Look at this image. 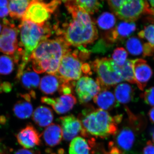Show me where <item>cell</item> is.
I'll return each instance as SVG.
<instances>
[{"mask_svg": "<svg viewBox=\"0 0 154 154\" xmlns=\"http://www.w3.org/2000/svg\"><path fill=\"white\" fill-rule=\"evenodd\" d=\"M72 20L57 30L59 37L63 38L69 46L83 47L91 44L98 37V30L91 17L74 1H64Z\"/></svg>", "mask_w": 154, "mask_h": 154, "instance_id": "6da1fadb", "label": "cell"}, {"mask_svg": "<svg viewBox=\"0 0 154 154\" xmlns=\"http://www.w3.org/2000/svg\"><path fill=\"white\" fill-rule=\"evenodd\" d=\"M69 47L63 38L59 36L41 41L30 55L33 70L36 73L56 74L63 57L70 49Z\"/></svg>", "mask_w": 154, "mask_h": 154, "instance_id": "7a4b0ae2", "label": "cell"}, {"mask_svg": "<svg viewBox=\"0 0 154 154\" xmlns=\"http://www.w3.org/2000/svg\"><path fill=\"white\" fill-rule=\"evenodd\" d=\"M80 118L87 135L106 138L114 136L118 131V125L122 120V116L113 117L106 110L88 108L82 110Z\"/></svg>", "mask_w": 154, "mask_h": 154, "instance_id": "3957f363", "label": "cell"}, {"mask_svg": "<svg viewBox=\"0 0 154 154\" xmlns=\"http://www.w3.org/2000/svg\"><path fill=\"white\" fill-rule=\"evenodd\" d=\"M19 29L20 35L19 46L23 48L25 55L29 58L38 44L51 35L48 25L42 27L29 21H22L19 25Z\"/></svg>", "mask_w": 154, "mask_h": 154, "instance_id": "277c9868", "label": "cell"}, {"mask_svg": "<svg viewBox=\"0 0 154 154\" xmlns=\"http://www.w3.org/2000/svg\"><path fill=\"white\" fill-rule=\"evenodd\" d=\"M142 131L127 119V124L118 130L113 140L109 142L107 154H130L135 143L137 134Z\"/></svg>", "mask_w": 154, "mask_h": 154, "instance_id": "5b68a950", "label": "cell"}, {"mask_svg": "<svg viewBox=\"0 0 154 154\" xmlns=\"http://www.w3.org/2000/svg\"><path fill=\"white\" fill-rule=\"evenodd\" d=\"M93 65L98 75L96 82L101 90H107L123 80L119 67L111 59H97L93 62Z\"/></svg>", "mask_w": 154, "mask_h": 154, "instance_id": "8992f818", "label": "cell"}, {"mask_svg": "<svg viewBox=\"0 0 154 154\" xmlns=\"http://www.w3.org/2000/svg\"><path fill=\"white\" fill-rule=\"evenodd\" d=\"M82 51H71V49L63 55L56 74L61 82H69L79 79L82 71V60L86 57Z\"/></svg>", "mask_w": 154, "mask_h": 154, "instance_id": "52a82bcc", "label": "cell"}, {"mask_svg": "<svg viewBox=\"0 0 154 154\" xmlns=\"http://www.w3.org/2000/svg\"><path fill=\"white\" fill-rule=\"evenodd\" d=\"M61 3L59 1L48 3L41 1H31L22 17V21H29L42 27Z\"/></svg>", "mask_w": 154, "mask_h": 154, "instance_id": "ba28073f", "label": "cell"}, {"mask_svg": "<svg viewBox=\"0 0 154 154\" xmlns=\"http://www.w3.org/2000/svg\"><path fill=\"white\" fill-rule=\"evenodd\" d=\"M149 4L146 1L125 0L119 11L115 14L124 22H134L143 15L149 14Z\"/></svg>", "mask_w": 154, "mask_h": 154, "instance_id": "9c48e42d", "label": "cell"}, {"mask_svg": "<svg viewBox=\"0 0 154 154\" xmlns=\"http://www.w3.org/2000/svg\"><path fill=\"white\" fill-rule=\"evenodd\" d=\"M19 29L8 19L3 20V28L0 35V51L13 55L19 48Z\"/></svg>", "mask_w": 154, "mask_h": 154, "instance_id": "30bf717a", "label": "cell"}, {"mask_svg": "<svg viewBox=\"0 0 154 154\" xmlns=\"http://www.w3.org/2000/svg\"><path fill=\"white\" fill-rule=\"evenodd\" d=\"M101 91V87L96 81L89 77H82L76 84V93L82 104L91 101Z\"/></svg>", "mask_w": 154, "mask_h": 154, "instance_id": "8fae6325", "label": "cell"}, {"mask_svg": "<svg viewBox=\"0 0 154 154\" xmlns=\"http://www.w3.org/2000/svg\"><path fill=\"white\" fill-rule=\"evenodd\" d=\"M59 120L61 124L63 136L65 140H72L80 133L83 136H88L80 119L74 116H66L60 117Z\"/></svg>", "mask_w": 154, "mask_h": 154, "instance_id": "7c38bea8", "label": "cell"}, {"mask_svg": "<svg viewBox=\"0 0 154 154\" xmlns=\"http://www.w3.org/2000/svg\"><path fill=\"white\" fill-rule=\"evenodd\" d=\"M41 101L42 103L51 106L58 114L67 113L77 103L76 99L72 94L63 95L55 99L45 96L42 97Z\"/></svg>", "mask_w": 154, "mask_h": 154, "instance_id": "4fadbf2b", "label": "cell"}, {"mask_svg": "<svg viewBox=\"0 0 154 154\" xmlns=\"http://www.w3.org/2000/svg\"><path fill=\"white\" fill-rule=\"evenodd\" d=\"M136 84L141 91H143L151 78L153 72L151 68L143 59L132 60Z\"/></svg>", "mask_w": 154, "mask_h": 154, "instance_id": "5bb4252c", "label": "cell"}, {"mask_svg": "<svg viewBox=\"0 0 154 154\" xmlns=\"http://www.w3.org/2000/svg\"><path fill=\"white\" fill-rule=\"evenodd\" d=\"M41 135L32 125H28L17 134V141L25 149L33 148L39 146L41 142Z\"/></svg>", "mask_w": 154, "mask_h": 154, "instance_id": "9a60e30c", "label": "cell"}, {"mask_svg": "<svg viewBox=\"0 0 154 154\" xmlns=\"http://www.w3.org/2000/svg\"><path fill=\"white\" fill-rule=\"evenodd\" d=\"M136 30V25L134 22H121L107 34V38L112 42L123 40L131 35Z\"/></svg>", "mask_w": 154, "mask_h": 154, "instance_id": "2e32d148", "label": "cell"}, {"mask_svg": "<svg viewBox=\"0 0 154 154\" xmlns=\"http://www.w3.org/2000/svg\"><path fill=\"white\" fill-rule=\"evenodd\" d=\"M93 99L96 105L103 110H112L119 105L113 93L107 90H103Z\"/></svg>", "mask_w": 154, "mask_h": 154, "instance_id": "e0dca14e", "label": "cell"}, {"mask_svg": "<svg viewBox=\"0 0 154 154\" xmlns=\"http://www.w3.org/2000/svg\"><path fill=\"white\" fill-rule=\"evenodd\" d=\"M63 137L61 128L59 125L51 124L43 133V137L47 145L54 147L59 144Z\"/></svg>", "mask_w": 154, "mask_h": 154, "instance_id": "ac0fdd59", "label": "cell"}, {"mask_svg": "<svg viewBox=\"0 0 154 154\" xmlns=\"http://www.w3.org/2000/svg\"><path fill=\"white\" fill-rule=\"evenodd\" d=\"M32 119L38 126L45 127L51 124L53 120V113L49 107L40 106L33 112Z\"/></svg>", "mask_w": 154, "mask_h": 154, "instance_id": "d6986e66", "label": "cell"}, {"mask_svg": "<svg viewBox=\"0 0 154 154\" xmlns=\"http://www.w3.org/2000/svg\"><path fill=\"white\" fill-rule=\"evenodd\" d=\"M114 96L118 103L128 104L134 99V89L128 84L122 83L116 87Z\"/></svg>", "mask_w": 154, "mask_h": 154, "instance_id": "ffe728a7", "label": "cell"}, {"mask_svg": "<svg viewBox=\"0 0 154 154\" xmlns=\"http://www.w3.org/2000/svg\"><path fill=\"white\" fill-rule=\"evenodd\" d=\"M60 80L54 75H48L42 77L40 83V89L42 93L47 95L54 94L59 89Z\"/></svg>", "mask_w": 154, "mask_h": 154, "instance_id": "44dd1931", "label": "cell"}, {"mask_svg": "<svg viewBox=\"0 0 154 154\" xmlns=\"http://www.w3.org/2000/svg\"><path fill=\"white\" fill-rule=\"evenodd\" d=\"M31 1L27 0H12L9 1V14L14 19H22Z\"/></svg>", "mask_w": 154, "mask_h": 154, "instance_id": "7402d4cb", "label": "cell"}, {"mask_svg": "<svg viewBox=\"0 0 154 154\" xmlns=\"http://www.w3.org/2000/svg\"><path fill=\"white\" fill-rule=\"evenodd\" d=\"M19 100L14 105L13 111L15 115L20 119L29 118L33 113V107L31 100L23 99Z\"/></svg>", "mask_w": 154, "mask_h": 154, "instance_id": "603a6c76", "label": "cell"}, {"mask_svg": "<svg viewBox=\"0 0 154 154\" xmlns=\"http://www.w3.org/2000/svg\"><path fill=\"white\" fill-rule=\"evenodd\" d=\"M22 86L25 89L30 90V92H34L33 89H36L39 85L40 78L35 72L25 70L19 79Z\"/></svg>", "mask_w": 154, "mask_h": 154, "instance_id": "cb8c5ba5", "label": "cell"}, {"mask_svg": "<svg viewBox=\"0 0 154 154\" xmlns=\"http://www.w3.org/2000/svg\"><path fill=\"white\" fill-rule=\"evenodd\" d=\"M91 148L87 141L81 137L75 138L71 142L69 147V154H89Z\"/></svg>", "mask_w": 154, "mask_h": 154, "instance_id": "d4e9b609", "label": "cell"}, {"mask_svg": "<svg viewBox=\"0 0 154 154\" xmlns=\"http://www.w3.org/2000/svg\"><path fill=\"white\" fill-rule=\"evenodd\" d=\"M116 23V17L109 12H104L99 17L97 20V25L99 28L104 30L112 29Z\"/></svg>", "mask_w": 154, "mask_h": 154, "instance_id": "484cf974", "label": "cell"}, {"mask_svg": "<svg viewBox=\"0 0 154 154\" xmlns=\"http://www.w3.org/2000/svg\"><path fill=\"white\" fill-rule=\"evenodd\" d=\"M126 48L128 51L133 55L143 54L144 44L136 37H131L126 42Z\"/></svg>", "mask_w": 154, "mask_h": 154, "instance_id": "4316f807", "label": "cell"}, {"mask_svg": "<svg viewBox=\"0 0 154 154\" xmlns=\"http://www.w3.org/2000/svg\"><path fill=\"white\" fill-rule=\"evenodd\" d=\"M75 2L84 9L88 14L97 13L102 7V3L98 1H74Z\"/></svg>", "mask_w": 154, "mask_h": 154, "instance_id": "83f0119b", "label": "cell"}, {"mask_svg": "<svg viewBox=\"0 0 154 154\" xmlns=\"http://www.w3.org/2000/svg\"><path fill=\"white\" fill-rule=\"evenodd\" d=\"M119 67L123 80L131 84H136L132 60H127L123 66Z\"/></svg>", "mask_w": 154, "mask_h": 154, "instance_id": "f1b7e54d", "label": "cell"}, {"mask_svg": "<svg viewBox=\"0 0 154 154\" xmlns=\"http://www.w3.org/2000/svg\"><path fill=\"white\" fill-rule=\"evenodd\" d=\"M15 62L9 56H0V75H8L14 71Z\"/></svg>", "mask_w": 154, "mask_h": 154, "instance_id": "f546056e", "label": "cell"}, {"mask_svg": "<svg viewBox=\"0 0 154 154\" xmlns=\"http://www.w3.org/2000/svg\"><path fill=\"white\" fill-rule=\"evenodd\" d=\"M128 54L126 50L123 48H117L114 50L112 54V60L116 65L119 67H121L126 62L127 60Z\"/></svg>", "mask_w": 154, "mask_h": 154, "instance_id": "4dcf8cb0", "label": "cell"}, {"mask_svg": "<svg viewBox=\"0 0 154 154\" xmlns=\"http://www.w3.org/2000/svg\"><path fill=\"white\" fill-rule=\"evenodd\" d=\"M139 37L148 41L149 44L154 47V24L145 26L143 30L138 33Z\"/></svg>", "mask_w": 154, "mask_h": 154, "instance_id": "1f68e13d", "label": "cell"}, {"mask_svg": "<svg viewBox=\"0 0 154 154\" xmlns=\"http://www.w3.org/2000/svg\"><path fill=\"white\" fill-rule=\"evenodd\" d=\"M140 96L146 104L150 106H154V87L147 89Z\"/></svg>", "mask_w": 154, "mask_h": 154, "instance_id": "d6a6232c", "label": "cell"}, {"mask_svg": "<svg viewBox=\"0 0 154 154\" xmlns=\"http://www.w3.org/2000/svg\"><path fill=\"white\" fill-rule=\"evenodd\" d=\"M125 1L121 0H116V1H107L108 5L110 7V10L116 14L119 11L124 4Z\"/></svg>", "mask_w": 154, "mask_h": 154, "instance_id": "836d02e7", "label": "cell"}, {"mask_svg": "<svg viewBox=\"0 0 154 154\" xmlns=\"http://www.w3.org/2000/svg\"><path fill=\"white\" fill-rule=\"evenodd\" d=\"M154 54V47L152 46L148 42L144 44L143 57L152 56Z\"/></svg>", "mask_w": 154, "mask_h": 154, "instance_id": "e575fe53", "label": "cell"}, {"mask_svg": "<svg viewBox=\"0 0 154 154\" xmlns=\"http://www.w3.org/2000/svg\"><path fill=\"white\" fill-rule=\"evenodd\" d=\"M12 89V85L9 82H5L0 83V93H9Z\"/></svg>", "mask_w": 154, "mask_h": 154, "instance_id": "d590c367", "label": "cell"}, {"mask_svg": "<svg viewBox=\"0 0 154 154\" xmlns=\"http://www.w3.org/2000/svg\"><path fill=\"white\" fill-rule=\"evenodd\" d=\"M143 154H154V144L148 141L143 149Z\"/></svg>", "mask_w": 154, "mask_h": 154, "instance_id": "8d00e7d4", "label": "cell"}, {"mask_svg": "<svg viewBox=\"0 0 154 154\" xmlns=\"http://www.w3.org/2000/svg\"><path fill=\"white\" fill-rule=\"evenodd\" d=\"M14 154H36L35 152L28 149H21L15 152Z\"/></svg>", "mask_w": 154, "mask_h": 154, "instance_id": "74e56055", "label": "cell"}, {"mask_svg": "<svg viewBox=\"0 0 154 154\" xmlns=\"http://www.w3.org/2000/svg\"><path fill=\"white\" fill-rule=\"evenodd\" d=\"M9 11L8 7H4L0 8V18H5L8 16Z\"/></svg>", "mask_w": 154, "mask_h": 154, "instance_id": "f35d334b", "label": "cell"}, {"mask_svg": "<svg viewBox=\"0 0 154 154\" xmlns=\"http://www.w3.org/2000/svg\"><path fill=\"white\" fill-rule=\"evenodd\" d=\"M149 14L154 16V0L149 1Z\"/></svg>", "mask_w": 154, "mask_h": 154, "instance_id": "ab89813d", "label": "cell"}, {"mask_svg": "<svg viewBox=\"0 0 154 154\" xmlns=\"http://www.w3.org/2000/svg\"><path fill=\"white\" fill-rule=\"evenodd\" d=\"M148 116L150 121L154 124V107L149 111Z\"/></svg>", "mask_w": 154, "mask_h": 154, "instance_id": "60d3db41", "label": "cell"}, {"mask_svg": "<svg viewBox=\"0 0 154 154\" xmlns=\"http://www.w3.org/2000/svg\"><path fill=\"white\" fill-rule=\"evenodd\" d=\"M90 71V67L89 65L87 63H85L83 65L82 71L85 73H88Z\"/></svg>", "mask_w": 154, "mask_h": 154, "instance_id": "b9f144b4", "label": "cell"}, {"mask_svg": "<svg viewBox=\"0 0 154 154\" xmlns=\"http://www.w3.org/2000/svg\"><path fill=\"white\" fill-rule=\"evenodd\" d=\"M9 1L1 0L0 1V8L7 7L8 5Z\"/></svg>", "mask_w": 154, "mask_h": 154, "instance_id": "7bdbcfd3", "label": "cell"}, {"mask_svg": "<svg viewBox=\"0 0 154 154\" xmlns=\"http://www.w3.org/2000/svg\"><path fill=\"white\" fill-rule=\"evenodd\" d=\"M152 140L154 144V131L152 134Z\"/></svg>", "mask_w": 154, "mask_h": 154, "instance_id": "ee69618b", "label": "cell"}, {"mask_svg": "<svg viewBox=\"0 0 154 154\" xmlns=\"http://www.w3.org/2000/svg\"><path fill=\"white\" fill-rule=\"evenodd\" d=\"M2 24L0 23V33L2 32Z\"/></svg>", "mask_w": 154, "mask_h": 154, "instance_id": "f6af8a7d", "label": "cell"}, {"mask_svg": "<svg viewBox=\"0 0 154 154\" xmlns=\"http://www.w3.org/2000/svg\"><path fill=\"white\" fill-rule=\"evenodd\" d=\"M0 154H3L1 152H0Z\"/></svg>", "mask_w": 154, "mask_h": 154, "instance_id": "bcb514c9", "label": "cell"}, {"mask_svg": "<svg viewBox=\"0 0 154 154\" xmlns=\"http://www.w3.org/2000/svg\"><path fill=\"white\" fill-rule=\"evenodd\" d=\"M51 154H56L55 153H51Z\"/></svg>", "mask_w": 154, "mask_h": 154, "instance_id": "7dc6e473", "label": "cell"}]
</instances>
